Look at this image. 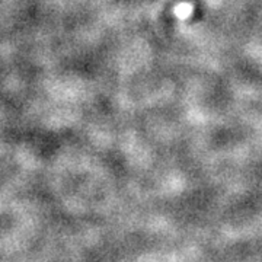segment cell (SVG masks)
I'll return each mask as SVG.
<instances>
[{
	"label": "cell",
	"mask_w": 262,
	"mask_h": 262,
	"mask_svg": "<svg viewBox=\"0 0 262 262\" xmlns=\"http://www.w3.org/2000/svg\"><path fill=\"white\" fill-rule=\"evenodd\" d=\"M173 12H175V16L178 19H187L192 15V12H194V5H192V3H187V2L179 3V5L175 6Z\"/></svg>",
	"instance_id": "cell-1"
}]
</instances>
